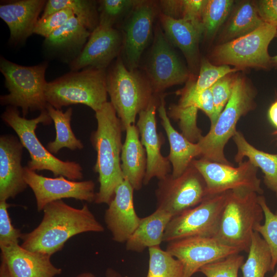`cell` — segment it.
<instances>
[{
    "mask_svg": "<svg viewBox=\"0 0 277 277\" xmlns=\"http://www.w3.org/2000/svg\"><path fill=\"white\" fill-rule=\"evenodd\" d=\"M154 2L141 1L129 13L123 26V50L126 67L136 69L142 53L152 35L154 18L158 13Z\"/></svg>",
    "mask_w": 277,
    "mask_h": 277,
    "instance_id": "16",
    "label": "cell"
},
{
    "mask_svg": "<svg viewBox=\"0 0 277 277\" xmlns=\"http://www.w3.org/2000/svg\"><path fill=\"white\" fill-rule=\"evenodd\" d=\"M255 92L246 78L234 77L231 97L208 133L197 143L201 149V158L232 165L226 158L224 150L237 131L240 118L254 109Z\"/></svg>",
    "mask_w": 277,
    "mask_h": 277,
    "instance_id": "6",
    "label": "cell"
},
{
    "mask_svg": "<svg viewBox=\"0 0 277 277\" xmlns=\"http://www.w3.org/2000/svg\"><path fill=\"white\" fill-rule=\"evenodd\" d=\"M255 4L263 22L277 27V0H260Z\"/></svg>",
    "mask_w": 277,
    "mask_h": 277,
    "instance_id": "45",
    "label": "cell"
},
{
    "mask_svg": "<svg viewBox=\"0 0 277 277\" xmlns=\"http://www.w3.org/2000/svg\"><path fill=\"white\" fill-rule=\"evenodd\" d=\"M275 36L277 37V32ZM271 63L273 64L277 67V55L271 57Z\"/></svg>",
    "mask_w": 277,
    "mask_h": 277,
    "instance_id": "51",
    "label": "cell"
},
{
    "mask_svg": "<svg viewBox=\"0 0 277 277\" xmlns=\"http://www.w3.org/2000/svg\"><path fill=\"white\" fill-rule=\"evenodd\" d=\"M97 128L90 141L97 153L93 171L98 174L100 187L94 203L108 205L117 187L125 180L121 163L123 131L120 120L110 102L95 112Z\"/></svg>",
    "mask_w": 277,
    "mask_h": 277,
    "instance_id": "2",
    "label": "cell"
},
{
    "mask_svg": "<svg viewBox=\"0 0 277 277\" xmlns=\"http://www.w3.org/2000/svg\"><path fill=\"white\" fill-rule=\"evenodd\" d=\"M134 190L125 179L116 188L114 196L105 210V223L115 242L125 243L140 224L141 218L134 206Z\"/></svg>",
    "mask_w": 277,
    "mask_h": 277,
    "instance_id": "19",
    "label": "cell"
},
{
    "mask_svg": "<svg viewBox=\"0 0 277 277\" xmlns=\"http://www.w3.org/2000/svg\"><path fill=\"white\" fill-rule=\"evenodd\" d=\"M76 277H95L92 273L90 272H84L77 275Z\"/></svg>",
    "mask_w": 277,
    "mask_h": 277,
    "instance_id": "50",
    "label": "cell"
},
{
    "mask_svg": "<svg viewBox=\"0 0 277 277\" xmlns=\"http://www.w3.org/2000/svg\"><path fill=\"white\" fill-rule=\"evenodd\" d=\"M106 277H121L119 274L112 269L109 268L106 272Z\"/></svg>",
    "mask_w": 277,
    "mask_h": 277,
    "instance_id": "49",
    "label": "cell"
},
{
    "mask_svg": "<svg viewBox=\"0 0 277 277\" xmlns=\"http://www.w3.org/2000/svg\"><path fill=\"white\" fill-rule=\"evenodd\" d=\"M75 15L69 9H65L53 13L46 17L39 18L37 22L33 34L45 38L49 36L54 31L65 24Z\"/></svg>",
    "mask_w": 277,
    "mask_h": 277,
    "instance_id": "42",
    "label": "cell"
},
{
    "mask_svg": "<svg viewBox=\"0 0 277 277\" xmlns=\"http://www.w3.org/2000/svg\"><path fill=\"white\" fill-rule=\"evenodd\" d=\"M149 266L146 277H184L182 263L160 246L148 248Z\"/></svg>",
    "mask_w": 277,
    "mask_h": 277,
    "instance_id": "33",
    "label": "cell"
},
{
    "mask_svg": "<svg viewBox=\"0 0 277 277\" xmlns=\"http://www.w3.org/2000/svg\"><path fill=\"white\" fill-rule=\"evenodd\" d=\"M264 217L256 192L245 188L229 190L214 238L224 245L248 252L252 234Z\"/></svg>",
    "mask_w": 277,
    "mask_h": 277,
    "instance_id": "5",
    "label": "cell"
},
{
    "mask_svg": "<svg viewBox=\"0 0 277 277\" xmlns=\"http://www.w3.org/2000/svg\"><path fill=\"white\" fill-rule=\"evenodd\" d=\"M106 74V70L94 68L71 71L47 83L46 101L57 109L83 104L95 112L108 102Z\"/></svg>",
    "mask_w": 277,
    "mask_h": 277,
    "instance_id": "7",
    "label": "cell"
},
{
    "mask_svg": "<svg viewBox=\"0 0 277 277\" xmlns=\"http://www.w3.org/2000/svg\"><path fill=\"white\" fill-rule=\"evenodd\" d=\"M91 33L74 16L45 38L43 47L49 55L69 65L80 54Z\"/></svg>",
    "mask_w": 277,
    "mask_h": 277,
    "instance_id": "23",
    "label": "cell"
},
{
    "mask_svg": "<svg viewBox=\"0 0 277 277\" xmlns=\"http://www.w3.org/2000/svg\"><path fill=\"white\" fill-rule=\"evenodd\" d=\"M232 138L237 148L235 161L239 164L246 157L253 165L260 168L264 174L265 185L277 197V154L268 153L255 148L240 131H236Z\"/></svg>",
    "mask_w": 277,
    "mask_h": 277,
    "instance_id": "28",
    "label": "cell"
},
{
    "mask_svg": "<svg viewBox=\"0 0 277 277\" xmlns=\"http://www.w3.org/2000/svg\"><path fill=\"white\" fill-rule=\"evenodd\" d=\"M176 93L181 96L177 105L181 107L194 106L202 110L209 118L210 127L213 125L214 106L211 88L197 93L183 89Z\"/></svg>",
    "mask_w": 277,
    "mask_h": 277,
    "instance_id": "39",
    "label": "cell"
},
{
    "mask_svg": "<svg viewBox=\"0 0 277 277\" xmlns=\"http://www.w3.org/2000/svg\"><path fill=\"white\" fill-rule=\"evenodd\" d=\"M258 201L264 212V223L256 227L258 232L267 244L271 254V271L277 264V214L271 211L264 196L258 195Z\"/></svg>",
    "mask_w": 277,
    "mask_h": 277,
    "instance_id": "37",
    "label": "cell"
},
{
    "mask_svg": "<svg viewBox=\"0 0 277 277\" xmlns=\"http://www.w3.org/2000/svg\"><path fill=\"white\" fill-rule=\"evenodd\" d=\"M231 74L220 78L211 87L214 106V124L210 127L214 125L231 97L235 77L232 76Z\"/></svg>",
    "mask_w": 277,
    "mask_h": 277,
    "instance_id": "41",
    "label": "cell"
},
{
    "mask_svg": "<svg viewBox=\"0 0 277 277\" xmlns=\"http://www.w3.org/2000/svg\"><path fill=\"white\" fill-rule=\"evenodd\" d=\"M234 3L232 0H206L203 13V34L213 37L229 16Z\"/></svg>",
    "mask_w": 277,
    "mask_h": 277,
    "instance_id": "34",
    "label": "cell"
},
{
    "mask_svg": "<svg viewBox=\"0 0 277 277\" xmlns=\"http://www.w3.org/2000/svg\"><path fill=\"white\" fill-rule=\"evenodd\" d=\"M0 248L1 260L12 277H54L62 272L52 264L50 255L27 250L19 244Z\"/></svg>",
    "mask_w": 277,
    "mask_h": 277,
    "instance_id": "22",
    "label": "cell"
},
{
    "mask_svg": "<svg viewBox=\"0 0 277 277\" xmlns=\"http://www.w3.org/2000/svg\"><path fill=\"white\" fill-rule=\"evenodd\" d=\"M96 2L90 0L47 1L41 18L65 9L71 10L75 16L92 32L99 24V15Z\"/></svg>",
    "mask_w": 277,
    "mask_h": 277,
    "instance_id": "31",
    "label": "cell"
},
{
    "mask_svg": "<svg viewBox=\"0 0 277 277\" xmlns=\"http://www.w3.org/2000/svg\"><path fill=\"white\" fill-rule=\"evenodd\" d=\"M192 163L203 176L209 196L241 188L259 195L263 193L257 177L258 168L248 160L239 163L238 167L202 158L193 160Z\"/></svg>",
    "mask_w": 277,
    "mask_h": 277,
    "instance_id": "12",
    "label": "cell"
},
{
    "mask_svg": "<svg viewBox=\"0 0 277 277\" xmlns=\"http://www.w3.org/2000/svg\"><path fill=\"white\" fill-rule=\"evenodd\" d=\"M228 191L208 196L197 206L172 217L163 242L194 236L214 237Z\"/></svg>",
    "mask_w": 277,
    "mask_h": 277,
    "instance_id": "10",
    "label": "cell"
},
{
    "mask_svg": "<svg viewBox=\"0 0 277 277\" xmlns=\"http://www.w3.org/2000/svg\"><path fill=\"white\" fill-rule=\"evenodd\" d=\"M46 62L33 66H25L0 57V71L5 78L9 93L1 95L2 106L19 107L23 117L29 111L46 110L45 92L47 84L45 73Z\"/></svg>",
    "mask_w": 277,
    "mask_h": 277,
    "instance_id": "8",
    "label": "cell"
},
{
    "mask_svg": "<svg viewBox=\"0 0 277 277\" xmlns=\"http://www.w3.org/2000/svg\"><path fill=\"white\" fill-rule=\"evenodd\" d=\"M122 47L123 37L116 29L98 25L80 54L69 64L71 71L87 68L106 70L118 55Z\"/></svg>",
    "mask_w": 277,
    "mask_h": 277,
    "instance_id": "18",
    "label": "cell"
},
{
    "mask_svg": "<svg viewBox=\"0 0 277 277\" xmlns=\"http://www.w3.org/2000/svg\"><path fill=\"white\" fill-rule=\"evenodd\" d=\"M243 263L244 256L236 253L204 265L199 271L206 277H238Z\"/></svg>",
    "mask_w": 277,
    "mask_h": 277,
    "instance_id": "40",
    "label": "cell"
},
{
    "mask_svg": "<svg viewBox=\"0 0 277 277\" xmlns=\"http://www.w3.org/2000/svg\"><path fill=\"white\" fill-rule=\"evenodd\" d=\"M239 70L228 65H214L207 60L203 58L201 62L196 81L189 83L184 89L191 92H200L211 88L223 77Z\"/></svg>",
    "mask_w": 277,
    "mask_h": 277,
    "instance_id": "35",
    "label": "cell"
},
{
    "mask_svg": "<svg viewBox=\"0 0 277 277\" xmlns=\"http://www.w3.org/2000/svg\"><path fill=\"white\" fill-rule=\"evenodd\" d=\"M206 0H181V16L203 34V13Z\"/></svg>",
    "mask_w": 277,
    "mask_h": 277,
    "instance_id": "44",
    "label": "cell"
},
{
    "mask_svg": "<svg viewBox=\"0 0 277 277\" xmlns=\"http://www.w3.org/2000/svg\"><path fill=\"white\" fill-rule=\"evenodd\" d=\"M155 195L156 209L172 217L197 206L209 196L203 176L192 163L180 176L173 177L170 173L159 180Z\"/></svg>",
    "mask_w": 277,
    "mask_h": 277,
    "instance_id": "11",
    "label": "cell"
},
{
    "mask_svg": "<svg viewBox=\"0 0 277 277\" xmlns=\"http://www.w3.org/2000/svg\"><path fill=\"white\" fill-rule=\"evenodd\" d=\"M161 13L174 19H181V0H163L159 2Z\"/></svg>",
    "mask_w": 277,
    "mask_h": 277,
    "instance_id": "46",
    "label": "cell"
},
{
    "mask_svg": "<svg viewBox=\"0 0 277 277\" xmlns=\"http://www.w3.org/2000/svg\"><path fill=\"white\" fill-rule=\"evenodd\" d=\"M166 250L182 263L184 277H191L204 265L242 252L222 244L214 237L202 236L168 243Z\"/></svg>",
    "mask_w": 277,
    "mask_h": 277,
    "instance_id": "15",
    "label": "cell"
},
{
    "mask_svg": "<svg viewBox=\"0 0 277 277\" xmlns=\"http://www.w3.org/2000/svg\"><path fill=\"white\" fill-rule=\"evenodd\" d=\"M247 259L241 267L243 277H264L271 271L272 257L270 249L261 235L254 231Z\"/></svg>",
    "mask_w": 277,
    "mask_h": 277,
    "instance_id": "32",
    "label": "cell"
},
{
    "mask_svg": "<svg viewBox=\"0 0 277 277\" xmlns=\"http://www.w3.org/2000/svg\"><path fill=\"white\" fill-rule=\"evenodd\" d=\"M46 2L45 0L1 1L0 17L8 27L11 44L22 45L33 34Z\"/></svg>",
    "mask_w": 277,
    "mask_h": 277,
    "instance_id": "21",
    "label": "cell"
},
{
    "mask_svg": "<svg viewBox=\"0 0 277 277\" xmlns=\"http://www.w3.org/2000/svg\"><path fill=\"white\" fill-rule=\"evenodd\" d=\"M23 146L12 134L0 136V201L13 199L28 187L21 165Z\"/></svg>",
    "mask_w": 277,
    "mask_h": 277,
    "instance_id": "20",
    "label": "cell"
},
{
    "mask_svg": "<svg viewBox=\"0 0 277 277\" xmlns=\"http://www.w3.org/2000/svg\"><path fill=\"white\" fill-rule=\"evenodd\" d=\"M171 218L169 214L157 209L150 215L141 218L138 227L125 243L126 249L142 252L146 248L160 246Z\"/></svg>",
    "mask_w": 277,
    "mask_h": 277,
    "instance_id": "27",
    "label": "cell"
},
{
    "mask_svg": "<svg viewBox=\"0 0 277 277\" xmlns=\"http://www.w3.org/2000/svg\"><path fill=\"white\" fill-rule=\"evenodd\" d=\"M255 2L243 1L233 11L223 31L222 40L226 43L248 34L263 25Z\"/></svg>",
    "mask_w": 277,
    "mask_h": 277,
    "instance_id": "29",
    "label": "cell"
},
{
    "mask_svg": "<svg viewBox=\"0 0 277 277\" xmlns=\"http://www.w3.org/2000/svg\"><path fill=\"white\" fill-rule=\"evenodd\" d=\"M10 206L7 201H0V248L18 244L24 234L12 224L8 211Z\"/></svg>",
    "mask_w": 277,
    "mask_h": 277,
    "instance_id": "43",
    "label": "cell"
},
{
    "mask_svg": "<svg viewBox=\"0 0 277 277\" xmlns=\"http://www.w3.org/2000/svg\"><path fill=\"white\" fill-rule=\"evenodd\" d=\"M275 214H277V210H276V212H275Z\"/></svg>",
    "mask_w": 277,
    "mask_h": 277,
    "instance_id": "53",
    "label": "cell"
},
{
    "mask_svg": "<svg viewBox=\"0 0 277 277\" xmlns=\"http://www.w3.org/2000/svg\"><path fill=\"white\" fill-rule=\"evenodd\" d=\"M46 110L54 123L56 131L55 138L47 145L46 148L49 151L56 154L63 148L72 151L82 149L84 146L76 137L71 127L72 108L69 107L63 112L62 109H55L48 104Z\"/></svg>",
    "mask_w": 277,
    "mask_h": 277,
    "instance_id": "30",
    "label": "cell"
},
{
    "mask_svg": "<svg viewBox=\"0 0 277 277\" xmlns=\"http://www.w3.org/2000/svg\"><path fill=\"white\" fill-rule=\"evenodd\" d=\"M198 109L194 106L181 107L170 105L167 114L179 123L182 134L189 141L196 143L203 136L197 125Z\"/></svg>",
    "mask_w": 277,
    "mask_h": 277,
    "instance_id": "36",
    "label": "cell"
},
{
    "mask_svg": "<svg viewBox=\"0 0 277 277\" xmlns=\"http://www.w3.org/2000/svg\"><path fill=\"white\" fill-rule=\"evenodd\" d=\"M276 32L277 27L264 23L248 34L219 45L212 57L219 65H231L239 70L267 69L272 64L268 46Z\"/></svg>",
    "mask_w": 277,
    "mask_h": 277,
    "instance_id": "9",
    "label": "cell"
},
{
    "mask_svg": "<svg viewBox=\"0 0 277 277\" xmlns=\"http://www.w3.org/2000/svg\"><path fill=\"white\" fill-rule=\"evenodd\" d=\"M146 75L155 93L159 95L171 86L186 82L190 75L160 25L155 29Z\"/></svg>",
    "mask_w": 277,
    "mask_h": 277,
    "instance_id": "13",
    "label": "cell"
},
{
    "mask_svg": "<svg viewBox=\"0 0 277 277\" xmlns=\"http://www.w3.org/2000/svg\"><path fill=\"white\" fill-rule=\"evenodd\" d=\"M24 177L34 193L38 211H43L48 204L63 199L73 198L89 203L95 199V183L92 180L72 181L63 176L48 177L27 166L24 167Z\"/></svg>",
    "mask_w": 277,
    "mask_h": 277,
    "instance_id": "14",
    "label": "cell"
},
{
    "mask_svg": "<svg viewBox=\"0 0 277 277\" xmlns=\"http://www.w3.org/2000/svg\"><path fill=\"white\" fill-rule=\"evenodd\" d=\"M126 137L121 154V169L124 179L134 190H140L143 184L147 166L146 151L134 124L125 130Z\"/></svg>",
    "mask_w": 277,
    "mask_h": 277,
    "instance_id": "25",
    "label": "cell"
},
{
    "mask_svg": "<svg viewBox=\"0 0 277 277\" xmlns=\"http://www.w3.org/2000/svg\"><path fill=\"white\" fill-rule=\"evenodd\" d=\"M43 211L39 225L31 232L23 234L21 245L27 250L52 256L75 235L104 231L87 204L76 208L61 200L48 204Z\"/></svg>",
    "mask_w": 277,
    "mask_h": 277,
    "instance_id": "1",
    "label": "cell"
},
{
    "mask_svg": "<svg viewBox=\"0 0 277 277\" xmlns=\"http://www.w3.org/2000/svg\"><path fill=\"white\" fill-rule=\"evenodd\" d=\"M268 115L270 122L277 129V101L271 105L268 110ZM275 133H277V131Z\"/></svg>",
    "mask_w": 277,
    "mask_h": 277,
    "instance_id": "47",
    "label": "cell"
},
{
    "mask_svg": "<svg viewBox=\"0 0 277 277\" xmlns=\"http://www.w3.org/2000/svg\"><path fill=\"white\" fill-rule=\"evenodd\" d=\"M0 277H12L5 263L1 260L0 265Z\"/></svg>",
    "mask_w": 277,
    "mask_h": 277,
    "instance_id": "48",
    "label": "cell"
},
{
    "mask_svg": "<svg viewBox=\"0 0 277 277\" xmlns=\"http://www.w3.org/2000/svg\"><path fill=\"white\" fill-rule=\"evenodd\" d=\"M106 84L110 102L123 131L134 124L136 115L160 95L155 93L147 75L137 69H128L120 57L109 68Z\"/></svg>",
    "mask_w": 277,
    "mask_h": 277,
    "instance_id": "4",
    "label": "cell"
},
{
    "mask_svg": "<svg viewBox=\"0 0 277 277\" xmlns=\"http://www.w3.org/2000/svg\"><path fill=\"white\" fill-rule=\"evenodd\" d=\"M272 277H277V268L274 275Z\"/></svg>",
    "mask_w": 277,
    "mask_h": 277,
    "instance_id": "52",
    "label": "cell"
},
{
    "mask_svg": "<svg viewBox=\"0 0 277 277\" xmlns=\"http://www.w3.org/2000/svg\"><path fill=\"white\" fill-rule=\"evenodd\" d=\"M157 111L169 143L170 152L167 157L172 167L171 174L173 177H177L185 171L195 157L200 156L201 149L197 143L189 141L174 128L167 114L163 95Z\"/></svg>",
    "mask_w": 277,
    "mask_h": 277,
    "instance_id": "24",
    "label": "cell"
},
{
    "mask_svg": "<svg viewBox=\"0 0 277 277\" xmlns=\"http://www.w3.org/2000/svg\"><path fill=\"white\" fill-rule=\"evenodd\" d=\"M3 122L16 133L23 147L30 154L27 166L31 170H48L55 176H63L72 181L83 177L81 165L74 161H64L55 156L37 138L35 130L39 124L50 125L52 120L47 110L32 119L21 116L17 107L7 106L1 115Z\"/></svg>",
    "mask_w": 277,
    "mask_h": 277,
    "instance_id": "3",
    "label": "cell"
},
{
    "mask_svg": "<svg viewBox=\"0 0 277 277\" xmlns=\"http://www.w3.org/2000/svg\"><path fill=\"white\" fill-rule=\"evenodd\" d=\"M140 2V0L98 1V25L114 27V25L126 14L130 13Z\"/></svg>",
    "mask_w": 277,
    "mask_h": 277,
    "instance_id": "38",
    "label": "cell"
},
{
    "mask_svg": "<svg viewBox=\"0 0 277 277\" xmlns=\"http://www.w3.org/2000/svg\"><path fill=\"white\" fill-rule=\"evenodd\" d=\"M159 14L165 36L171 45L181 50L189 65L194 68L198 63L199 43L202 35L187 21Z\"/></svg>",
    "mask_w": 277,
    "mask_h": 277,
    "instance_id": "26",
    "label": "cell"
},
{
    "mask_svg": "<svg viewBox=\"0 0 277 277\" xmlns=\"http://www.w3.org/2000/svg\"><path fill=\"white\" fill-rule=\"evenodd\" d=\"M162 95L156 97L146 109L138 114L136 123L141 142L144 146L147 157V166L143 184L148 185L153 177L159 180L165 177L171 172V164L167 156L161 152L164 138L157 132L156 111Z\"/></svg>",
    "mask_w": 277,
    "mask_h": 277,
    "instance_id": "17",
    "label": "cell"
}]
</instances>
